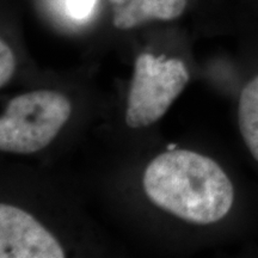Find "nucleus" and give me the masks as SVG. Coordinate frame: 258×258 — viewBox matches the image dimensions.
Returning <instances> with one entry per match:
<instances>
[{"instance_id": "f257e3e1", "label": "nucleus", "mask_w": 258, "mask_h": 258, "mask_svg": "<svg viewBox=\"0 0 258 258\" xmlns=\"http://www.w3.org/2000/svg\"><path fill=\"white\" fill-rule=\"evenodd\" d=\"M144 189L157 207L198 225L221 220L234 201L224 170L211 158L186 150L154 158L145 171Z\"/></svg>"}, {"instance_id": "f03ea898", "label": "nucleus", "mask_w": 258, "mask_h": 258, "mask_svg": "<svg viewBox=\"0 0 258 258\" xmlns=\"http://www.w3.org/2000/svg\"><path fill=\"white\" fill-rule=\"evenodd\" d=\"M72 114L67 97L40 90L12 98L0 118V150L31 154L55 139Z\"/></svg>"}, {"instance_id": "7ed1b4c3", "label": "nucleus", "mask_w": 258, "mask_h": 258, "mask_svg": "<svg viewBox=\"0 0 258 258\" xmlns=\"http://www.w3.org/2000/svg\"><path fill=\"white\" fill-rule=\"evenodd\" d=\"M188 82V69L180 59L140 54L135 60L128 93V127L144 128L160 120Z\"/></svg>"}, {"instance_id": "20e7f679", "label": "nucleus", "mask_w": 258, "mask_h": 258, "mask_svg": "<svg viewBox=\"0 0 258 258\" xmlns=\"http://www.w3.org/2000/svg\"><path fill=\"white\" fill-rule=\"evenodd\" d=\"M59 240L23 209L0 205V257L63 258Z\"/></svg>"}, {"instance_id": "39448f33", "label": "nucleus", "mask_w": 258, "mask_h": 258, "mask_svg": "<svg viewBox=\"0 0 258 258\" xmlns=\"http://www.w3.org/2000/svg\"><path fill=\"white\" fill-rule=\"evenodd\" d=\"M111 14V24L127 31L151 22H172L182 17L189 0H106Z\"/></svg>"}, {"instance_id": "423d86ee", "label": "nucleus", "mask_w": 258, "mask_h": 258, "mask_svg": "<svg viewBox=\"0 0 258 258\" xmlns=\"http://www.w3.org/2000/svg\"><path fill=\"white\" fill-rule=\"evenodd\" d=\"M238 122L244 143L258 161V76L241 91Z\"/></svg>"}, {"instance_id": "0eeeda50", "label": "nucleus", "mask_w": 258, "mask_h": 258, "mask_svg": "<svg viewBox=\"0 0 258 258\" xmlns=\"http://www.w3.org/2000/svg\"><path fill=\"white\" fill-rule=\"evenodd\" d=\"M16 70L14 50L4 40L0 41V88H4L11 80Z\"/></svg>"}, {"instance_id": "6e6552de", "label": "nucleus", "mask_w": 258, "mask_h": 258, "mask_svg": "<svg viewBox=\"0 0 258 258\" xmlns=\"http://www.w3.org/2000/svg\"><path fill=\"white\" fill-rule=\"evenodd\" d=\"M97 0H63L64 11L71 18L83 21L92 14Z\"/></svg>"}]
</instances>
